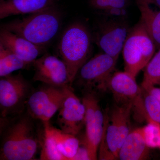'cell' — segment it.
I'll use <instances>...</instances> for the list:
<instances>
[{"mask_svg": "<svg viewBox=\"0 0 160 160\" xmlns=\"http://www.w3.org/2000/svg\"><path fill=\"white\" fill-rule=\"evenodd\" d=\"M32 118L20 116L8 126L2 135L1 160H34L41 145Z\"/></svg>", "mask_w": 160, "mask_h": 160, "instance_id": "1", "label": "cell"}, {"mask_svg": "<svg viewBox=\"0 0 160 160\" xmlns=\"http://www.w3.org/2000/svg\"><path fill=\"white\" fill-rule=\"evenodd\" d=\"M61 19V12L54 6L22 19L8 22L2 27L37 46L45 48L58 34Z\"/></svg>", "mask_w": 160, "mask_h": 160, "instance_id": "2", "label": "cell"}, {"mask_svg": "<svg viewBox=\"0 0 160 160\" xmlns=\"http://www.w3.org/2000/svg\"><path fill=\"white\" fill-rule=\"evenodd\" d=\"M92 41L89 29L78 22L69 25L61 35L58 51L67 66L71 85L80 68L88 60Z\"/></svg>", "mask_w": 160, "mask_h": 160, "instance_id": "3", "label": "cell"}, {"mask_svg": "<svg viewBox=\"0 0 160 160\" xmlns=\"http://www.w3.org/2000/svg\"><path fill=\"white\" fill-rule=\"evenodd\" d=\"M131 114V104H117L112 110L110 122L105 116L104 131L98 151L99 159L118 158L120 148L131 131L129 126Z\"/></svg>", "mask_w": 160, "mask_h": 160, "instance_id": "4", "label": "cell"}, {"mask_svg": "<svg viewBox=\"0 0 160 160\" xmlns=\"http://www.w3.org/2000/svg\"><path fill=\"white\" fill-rule=\"evenodd\" d=\"M153 41L141 21L130 29L123 46L125 71L136 78L155 53Z\"/></svg>", "mask_w": 160, "mask_h": 160, "instance_id": "5", "label": "cell"}, {"mask_svg": "<svg viewBox=\"0 0 160 160\" xmlns=\"http://www.w3.org/2000/svg\"><path fill=\"white\" fill-rule=\"evenodd\" d=\"M107 90L111 92L117 104H131L132 114L137 122L152 121L146 113L142 88L136 78L126 71L113 72L108 81Z\"/></svg>", "mask_w": 160, "mask_h": 160, "instance_id": "6", "label": "cell"}, {"mask_svg": "<svg viewBox=\"0 0 160 160\" xmlns=\"http://www.w3.org/2000/svg\"><path fill=\"white\" fill-rule=\"evenodd\" d=\"M71 86L58 87L45 85L32 92L26 104L27 113L43 124L58 111Z\"/></svg>", "mask_w": 160, "mask_h": 160, "instance_id": "7", "label": "cell"}, {"mask_svg": "<svg viewBox=\"0 0 160 160\" xmlns=\"http://www.w3.org/2000/svg\"><path fill=\"white\" fill-rule=\"evenodd\" d=\"M117 61L104 52L97 54L82 66L75 79L77 78L79 84L88 91H106Z\"/></svg>", "mask_w": 160, "mask_h": 160, "instance_id": "8", "label": "cell"}, {"mask_svg": "<svg viewBox=\"0 0 160 160\" xmlns=\"http://www.w3.org/2000/svg\"><path fill=\"white\" fill-rule=\"evenodd\" d=\"M30 84L21 73L1 77V117L6 118L9 115L21 114L30 95Z\"/></svg>", "mask_w": 160, "mask_h": 160, "instance_id": "9", "label": "cell"}, {"mask_svg": "<svg viewBox=\"0 0 160 160\" xmlns=\"http://www.w3.org/2000/svg\"><path fill=\"white\" fill-rule=\"evenodd\" d=\"M115 17L98 23L92 41L103 52L118 59L130 29L126 21Z\"/></svg>", "mask_w": 160, "mask_h": 160, "instance_id": "10", "label": "cell"}, {"mask_svg": "<svg viewBox=\"0 0 160 160\" xmlns=\"http://www.w3.org/2000/svg\"><path fill=\"white\" fill-rule=\"evenodd\" d=\"M82 101L86 108V133L82 142L87 148L90 160H97L99 147L104 131L105 116L94 92H87Z\"/></svg>", "mask_w": 160, "mask_h": 160, "instance_id": "11", "label": "cell"}, {"mask_svg": "<svg viewBox=\"0 0 160 160\" xmlns=\"http://www.w3.org/2000/svg\"><path fill=\"white\" fill-rule=\"evenodd\" d=\"M33 80L50 86H71L66 64L62 59L49 53L35 60Z\"/></svg>", "mask_w": 160, "mask_h": 160, "instance_id": "12", "label": "cell"}, {"mask_svg": "<svg viewBox=\"0 0 160 160\" xmlns=\"http://www.w3.org/2000/svg\"><path fill=\"white\" fill-rule=\"evenodd\" d=\"M86 108L72 87L58 110L57 122L64 133L77 136L85 125Z\"/></svg>", "mask_w": 160, "mask_h": 160, "instance_id": "13", "label": "cell"}, {"mask_svg": "<svg viewBox=\"0 0 160 160\" xmlns=\"http://www.w3.org/2000/svg\"><path fill=\"white\" fill-rule=\"evenodd\" d=\"M0 44L29 65L43 53L45 48L37 46L26 39L3 28L0 31Z\"/></svg>", "mask_w": 160, "mask_h": 160, "instance_id": "14", "label": "cell"}, {"mask_svg": "<svg viewBox=\"0 0 160 160\" xmlns=\"http://www.w3.org/2000/svg\"><path fill=\"white\" fill-rule=\"evenodd\" d=\"M55 6L53 0H5L0 2V19L31 14Z\"/></svg>", "mask_w": 160, "mask_h": 160, "instance_id": "15", "label": "cell"}, {"mask_svg": "<svg viewBox=\"0 0 160 160\" xmlns=\"http://www.w3.org/2000/svg\"><path fill=\"white\" fill-rule=\"evenodd\" d=\"M149 148L146 145L142 128L130 131L121 146L118 158L121 160H142L149 157Z\"/></svg>", "mask_w": 160, "mask_h": 160, "instance_id": "16", "label": "cell"}, {"mask_svg": "<svg viewBox=\"0 0 160 160\" xmlns=\"http://www.w3.org/2000/svg\"><path fill=\"white\" fill-rule=\"evenodd\" d=\"M137 4L141 19L152 39L157 50L160 49V10H155L150 7L146 0H138Z\"/></svg>", "mask_w": 160, "mask_h": 160, "instance_id": "17", "label": "cell"}, {"mask_svg": "<svg viewBox=\"0 0 160 160\" xmlns=\"http://www.w3.org/2000/svg\"><path fill=\"white\" fill-rule=\"evenodd\" d=\"M44 125V135L41 143L40 160H66L58 149L54 128L50 126L49 122Z\"/></svg>", "mask_w": 160, "mask_h": 160, "instance_id": "18", "label": "cell"}, {"mask_svg": "<svg viewBox=\"0 0 160 160\" xmlns=\"http://www.w3.org/2000/svg\"><path fill=\"white\" fill-rule=\"evenodd\" d=\"M29 64L0 44V77L6 76L13 72L24 69Z\"/></svg>", "mask_w": 160, "mask_h": 160, "instance_id": "19", "label": "cell"}, {"mask_svg": "<svg viewBox=\"0 0 160 160\" xmlns=\"http://www.w3.org/2000/svg\"><path fill=\"white\" fill-rule=\"evenodd\" d=\"M58 149L66 160H72L77 152L81 142L77 136L64 133L54 128Z\"/></svg>", "mask_w": 160, "mask_h": 160, "instance_id": "20", "label": "cell"}, {"mask_svg": "<svg viewBox=\"0 0 160 160\" xmlns=\"http://www.w3.org/2000/svg\"><path fill=\"white\" fill-rule=\"evenodd\" d=\"M90 6L109 16L121 17L126 14L128 0H89Z\"/></svg>", "mask_w": 160, "mask_h": 160, "instance_id": "21", "label": "cell"}, {"mask_svg": "<svg viewBox=\"0 0 160 160\" xmlns=\"http://www.w3.org/2000/svg\"><path fill=\"white\" fill-rule=\"evenodd\" d=\"M144 69V78L141 86H160V49L155 52Z\"/></svg>", "mask_w": 160, "mask_h": 160, "instance_id": "22", "label": "cell"}, {"mask_svg": "<svg viewBox=\"0 0 160 160\" xmlns=\"http://www.w3.org/2000/svg\"><path fill=\"white\" fill-rule=\"evenodd\" d=\"M142 128L146 145L149 149H160V124L152 121Z\"/></svg>", "mask_w": 160, "mask_h": 160, "instance_id": "23", "label": "cell"}, {"mask_svg": "<svg viewBox=\"0 0 160 160\" xmlns=\"http://www.w3.org/2000/svg\"><path fill=\"white\" fill-rule=\"evenodd\" d=\"M142 89L145 109L148 117L150 120L160 124L159 102L154 96L142 88Z\"/></svg>", "mask_w": 160, "mask_h": 160, "instance_id": "24", "label": "cell"}, {"mask_svg": "<svg viewBox=\"0 0 160 160\" xmlns=\"http://www.w3.org/2000/svg\"><path fill=\"white\" fill-rule=\"evenodd\" d=\"M72 160H90L88 150L83 142H81L77 152Z\"/></svg>", "mask_w": 160, "mask_h": 160, "instance_id": "25", "label": "cell"}, {"mask_svg": "<svg viewBox=\"0 0 160 160\" xmlns=\"http://www.w3.org/2000/svg\"><path fill=\"white\" fill-rule=\"evenodd\" d=\"M157 99L160 103V88L153 86H141Z\"/></svg>", "mask_w": 160, "mask_h": 160, "instance_id": "26", "label": "cell"}, {"mask_svg": "<svg viewBox=\"0 0 160 160\" xmlns=\"http://www.w3.org/2000/svg\"><path fill=\"white\" fill-rule=\"evenodd\" d=\"M149 4H152L155 5L160 9V0H151L149 2Z\"/></svg>", "mask_w": 160, "mask_h": 160, "instance_id": "27", "label": "cell"}, {"mask_svg": "<svg viewBox=\"0 0 160 160\" xmlns=\"http://www.w3.org/2000/svg\"><path fill=\"white\" fill-rule=\"evenodd\" d=\"M146 1H147V2H150L151 0H146Z\"/></svg>", "mask_w": 160, "mask_h": 160, "instance_id": "28", "label": "cell"}, {"mask_svg": "<svg viewBox=\"0 0 160 160\" xmlns=\"http://www.w3.org/2000/svg\"><path fill=\"white\" fill-rule=\"evenodd\" d=\"M5 1V0H0V2H1V1Z\"/></svg>", "mask_w": 160, "mask_h": 160, "instance_id": "29", "label": "cell"}]
</instances>
